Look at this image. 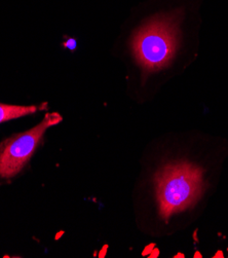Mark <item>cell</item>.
<instances>
[{
    "mask_svg": "<svg viewBox=\"0 0 228 258\" xmlns=\"http://www.w3.org/2000/svg\"><path fill=\"white\" fill-rule=\"evenodd\" d=\"M158 254H159V251H158L157 249H155V251L152 253V254H151V256H150V257H157V256H158Z\"/></svg>",
    "mask_w": 228,
    "mask_h": 258,
    "instance_id": "6",
    "label": "cell"
},
{
    "mask_svg": "<svg viewBox=\"0 0 228 258\" xmlns=\"http://www.w3.org/2000/svg\"><path fill=\"white\" fill-rule=\"evenodd\" d=\"M38 106H17L0 103V124L36 112Z\"/></svg>",
    "mask_w": 228,
    "mask_h": 258,
    "instance_id": "4",
    "label": "cell"
},
{
    "mask_svg": "<svg viewBox=\"0 0 228 258\" xmlns=\"http://www.w3.org/2000/svg\"><path fill=\"white\" fill-rule=\"evenodd\" d=\"M154 10L133 32L130 47L143 78L173 68L186 31L199 25L204 0H155Z\"/></svg>",
    "mask_w": 228,
    "mask_h": 258,
    "instance_id": "1",
    "label": "cell"
},
{
    "mask_svg": "<svg viewBox=\"0 0 228 258\" xmlns=\"http://www.w3.org/2000/svg\"><path fill=\"white\" fill-rule=\"evenodd\" d=\"M62 119L59 113H48L33 129L4 141L0 145V177L11 178L20 173L38 147L46 130Z\"/></svg>",
    "mask_w": 228,
    "mask_h": 258,
    "instance_id": "3",
    "label": "cell"
},
{
    "mask_svg": "<svg viewBox=\"0 0 228 258\" xmlns=\"http://www.w3.org/2000/svg\"><path fill=\"white\" fill-rule=\"evenodd\" d=\"M227 250H228V248H227Z\"/></svg>",
    "mask_w": 228,
    "mask_h": 258,
    "instance_id": "10",
    "label": "cell"
},
{
    "mask_svg": "<svg viewBox=\"0 0 228 258\" xmlns=\"http://www.w3.org/2000/svg\"><path fill=\"white\" fill-rule=\"evenodd\" d=\"M194 258H201L202 255L201 254V252H198V251H196V252L194 253V256H193Z\"/></svg>",
    "mask_w": 228,
    "mask_h": 258,
    "instance_id": "7",
    "label": "cell"
},
{
    "mask_svg": "<svg viewBox=\"0 0 228 258\" xmlns=\"http://www.w3.org/2000/svg\"><path fill=\"white\" fill-rule=\"evenodd\" d=\"M213 257L214 258H223V257H224V254H223L222 251L219 250V251H217V252L215 253V255H214Z\"/></svg>",
    "mask_w": 228,
    "mask_h": 258,
    "instance_id": "5",
    "label": "cell"
},
{
    "mask_svg": "<svg viewBox=\"0 0 228 258\" xmlns=\"http://www.w3.org/2000/svg\"><path fill=\"white\" fill-rule=\"evenodd\" d=\"M158 214L166 221L174 214L193 208L206 189L204 169L187 160L166 164L154 176Z\"/></svg>",
    "mask_w": 228,
    "mask_h": 258,
    "instance_id": "2",
    "label": "cell"
},
{
    "mask_svg": "<svg viewBox=\"0 0 228 258\" xmlns=\"http://www.w3.org/2000/svg\"><path fill=\"white\" fill-rule=\"evenodd\" d=\"M193 236H194V241L196 242V241H197V231H194V234H193Z\"/></svg>",
    "mask_w": 228,
    "mask_h": 258,
    "instance_id": "9",
    "label": "cell"
},
{
    "mask_svg": "<svg viewBox=\"0 0 228 258\" xmlns=\"http://www.w3.org/2000/svg\"><path fill=\"white\" fill-rule=\"evenodd\" d=\"M179 257H181V258H184V257H185V255L183 254V253H178V254H176L175 256H174V258H179Z\"/></svg>",
    "mask_w": 228,
    "mask_h": 258,
    "instance_id": "8",
    "label": "cell"
}]
</instances>
